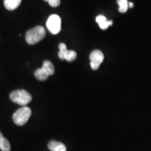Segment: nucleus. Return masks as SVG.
I'll return each mask as SVG.
<instances>
[{
	"label": "nucleus",
	"instance_id": "obj_10",
	"mask_svg": "<svg viewBox=\"0 0 151 151\" xmlns=\"http://www.w3.org/2000/svg\"><path fill=\"white\" fill-rule=\"evenodd\" d=\"M22 0H4V4L6 9L9 11H13L16 9L21 3Z\"/></svg>",
	"mask_w": 151,
	"mask_h": 151
},
{
	"label": "nucleus",
	"instance_id": "obj_7",
	"mask_svg": "<svg viewBox=\"0 0 151 151\" xmlns=\"http://www.w3.org/2000/svg\"><path fill=\"white\" fill-rule=\"evenodd\" d=\"M96 22L99 24V27L103 30L106 29L109 26L112 25L113 24L112 20H107L106 18L102 15H99L96 18Z\"/></svg>",
	"mask_w": 151,
	"mask_h": 151
},
{
	"label": "nucleus",
	"instance_id": "obj_1",
	"mask_svg": "<svg viewBox=\"0 0 151 151\" xmlns=\"http://www.w3.org/2000/svg\"><path fill=\"white\" fill-rule=\"evenodd\" d=\"M46 36V30L42 26H37L28 30L26 33L25 39L29 44H35L42 40Z\"/></svg>",
	"mask_w": 151,
	"mask_h": 151
},
{
	"label": "nucleus",
	"instance_id": "obj_9",
	"mask_svg": "<svg viewBox=\"0 0 151 151\" xmlns=\"http://www.w3.org/2000/svg\"><path fill=\"white\" fill-rule=\"evenodd\" d=\"M35 76L38 80L43 81H46V79L48 78L49 76L50 75L48 71L46 70V68L43 67L42 66V67L40 68V69H38L35 71Z\"/></svg>",
	"mask_w": 151,
	"mask_h": 151
},
{
	"label": "nucleus",
	"instance_id": "obj_11",
	"mask_svg": "<svg viewBox=\"0 0 151 151\" xmlns=\"http://www.w3.org/2000/svg\"><path fill=\"white\" fill-rule=\"evenodd\" d=\"M0 149L1 151H10L11 145L9 141L3 137L2 134L0 132Z\"/></svg>",
	"mask_w": 151,
	"mask_h": 151
},
{
	"label": "nucleus",
	"instance_id": "obj_3",
	"mask_svg": "<svg viewBox=\"0 0 151 151\" xmlns=\"http://www.w3.org/2000/svg\"><path fill=\"white\" fill-rule=\"evenodd\" d=\"M32 115V110L29 107L23 106L19 109L13 115V120L17 125L22 126L27 123Z\"/></svg>",
	"mask_w": 151,
	"mask_h": 151
},
{
	"label": "nucleus",
	"instance_id": "obj_8",
	"mask_svg": "<svg viewBox=\"0 0 151 151\" xmlns=\"http://www.w3.org/2000/svg\"><path fill=\"white\" fill-rule=\"evenodd\" d=\"M48 148L51 151H67L65 145L61 142L51 141L48 144Z\"/></svg>",
	"mask_w": 151,
	"mask_h": 151
},
{
	"label": "nucleus",
	"instance_id": "obj_14",
	"mask_svg": "<svg viewBox=\"0 0 151 151\" xmlns=\"http://www.w3.org/2000/svg\"><path fill=\"white\" fill-rule=\"evenodd\" d=\"M128 5H129V8H132V7H134V4L132 3V2H129Z\"/></svg>",
	"mask_w": 151,
	"mask_h": 151
},
{
	"label": "nucleus",
	"instance_id": "obj_12",
	"mask_svg": "<svg viewBox=\"0 0 151 151\" xmlns=\"http://www.w3.org/2000/svg\"><path fill=\"white\" fill-rule=\"evenodd\" d=\"M117 2L119 5V11L120 13H125L127 11L129 7L127 0H117Z\"/></svg>",
	"mask_w": 151,
	"mask_h": 151
},
{
	"label": "nucleus",
	"instance_id": "obj_13",
	"mask_svg": "<svg viewBox=\"0 0 151 151\" xmlns=\"http://www.w3.org/2000/svg\"><path fill=\"white\" fill-rule=\"evenodd\" d=\"M44 1L48 2L50 6L54 7V8L58 7L60 4V0H44Z\"/></svg>",
	"mask_w": 151,
	"mask_h": 151
},
{
	"label": "nucleus",
	"instance_id": "obj_5",
	"mask_svg": "<svg viewBox=\"0 0 151 151\" xmlns=\"http://www.w3.org/2000/svg\"><path fill=\"white\" fill-rule=\"evenodd\" d=\"M58 57L62 60H67L68 62H72L77 58V53L74 50H68L66 44L62 43L59 45Z\"/></svg>",
	"mask_w": 151,
	"mask_h": 151
},
{
	"label": "nucleus",
	"instance_id": "obj_6",
	"mask_svg": "<svg viewBox=\"0 0 151 151\" xmlns=\"http://www.w3.org/2000/svg\"><path fill=\"white\" fill-rule=\"evenodd\" d=\"M104 59L103 52L99 50H93L90 55V66L93 70H97L99 69V66L102 63Z\"/></svg>",
	"mask_w": 151,
	"mask_h": 151
},
{
	"label": "nucleus",
	"instance_id": "obj_4",
	"mask_svg": "<svg viewBox=\"0 0 151 151\" xmlns=\"http://www.w3.org/2000/svg\"><path fill=\"white\" fill-rule=\"evenodd\" d=\"M46 26L50 33L57 35L61 30V18L56 14L50 15L47 20Z\"/></svg>",
	"mask_w": 151,
	"mask_h": 151
},
{
	"label": "nucleus",
	"instance_id": "obj_2",
	"mask_svg": "<svg viewBox=\"0 0 151 151\" xmlns=\"http://www.w3.org/2000/svg\"><path fill=\"white\" fill-rule=\"evenodd\" d=\"M10 99L20 106H26L32 101V96L24 90H15L10 94Z\"/></svg>",
	"mask_w": 151,
	"mask_h": 151
}]
</instances>
